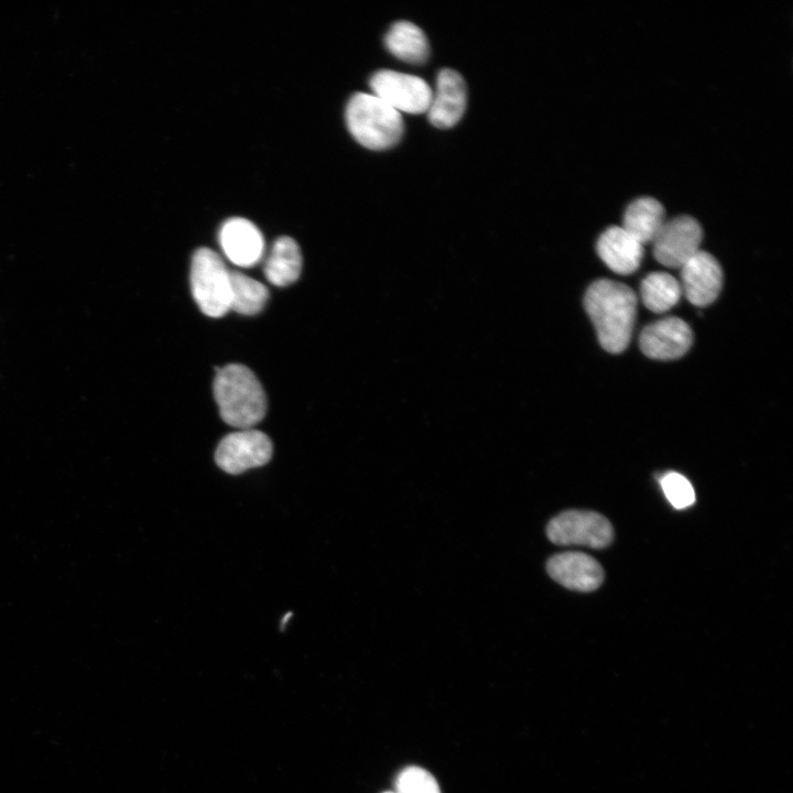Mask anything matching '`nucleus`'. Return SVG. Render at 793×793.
<instances>
[{
	"mask_svg": "<svg viewBox=\"0 0 793 793\" xmlns=\"http://www.w3.org/2000/svg\"><path fill=\"white\" fill-rule=\"evenodd\" d=\"M584 305L601 347L611 354L623 351L631 339L637 296L626 284L601 279L587 289Z\"/></svg>",
	"mask_w": 793,
	"mask_h": 793,
	"instance_id": "f257e3e1",
	"label": "nucleus"
},
{
	"mask_svg": "<svg viewBox=\"0 0 793 793\" xmlns=\"http://www.w3.org/2000/svg\"><path fill=\"white\" fill-rule=\"evenodd\" d=\"M214 397L225 423L252 428L265 415L267 397L256 374L246 366L230 363L216 371Z\"/></svg>",
	"mask_w": 793,
	"mask_h": 793,
	"instance_id": "f03ea898",
	"label": "nucleus"
},
{
	"mask_svg": "<svg viewBox=\"0 0 793 793\" xmlns=\"http://www.w3.org/2000/svg\"><path fill=\"white\" fill-rule=\"evenodd\" d=\"M345 118L350 134L371 150L392 148L403 135L401 113L373 94L352 95Z\"/></svg>",
	"mask_w": 793,
	"mask_h": 793,
	"instance_id": "7ed1b4c3",
	"label": "nucleus"
},
{
	"mask_svg": "<svg viewBox=\"0 0 793 793\" xmlns=\"http://www.w3.org/2000/svg\"><path fill=\"white\" fill-rule=\"evenodd\" d=\"M191 289L205 315L217 318L230 309V271L214 250L203 247L193 254Z\"/></svg>",
	"mask_w": 793,
	"mask_h": 793,
	"instance_id": "20e7f679",
	"label": "nucleus"
},
{
	"mask_svg": "<svg viewBox=\"0 0 793 793\" xmlns=\"http://www.w3.org/2000/svg\"><path fill=\"white\" fill-rule=\"evenodd\" d=\"M551 542L557 545L608 546L613 539L611 523L594 511L567 510L554 517L546 526Z\"/></svg>",
	"mask_w": 793,
	"mask_h": 793,
	"instance_id": "39448f33",
	"label": "nucleus"
},
{
	"mask_svg": "<svg viewBox=\"0 0 793 793\" xmlns=\"http://www.w3.org/2000/svg\"><path fill=\"white\" fill-rule=\"evenodd\" d=\"M369 84L373 95L400 113L420 115L428 110L433 90L421 77L382 69L371 76Z\"/></svg>",
	"mask_w": 793,
	"mask_h": 793,
	"instance_id": "423d86ee",
	"label": "nucleus"
},
{
	"mask_svg": "<svg viewBox=\"0 0 793 793\" xmlns=\"http://www.w3.org/2000/svg\"><path fill=\"white\" fill-rule=\"evenodd\" d=\"M271 439L263 432L246 428L226 435L215 453L216 464L224 471L238 475L265 465L272 457Z\"/></svg>",
	"mask_w": 793,
	"mask_h": 793,
	"instance_id": "0eeeda50",
	"label": "nucleus"
},
{
	"mask_svg": "<svg viewBox=\"0 0 793 793\" xmlns=\"http://www.w3.org/2000/svg\"><path fill=\"white\" fill-rule=\"evenodd\" d=\"M703 239L699 222L687 215L665 220L655 236L653 243L654 258L661 264L681 269L696 252Z\"/></svg>",
	"mask_w": 793,
	"mask_h": 793,
	"instance_id": "6e6552de",
	"label": "nucleus"
},
{
	"mask_svg": "<svg viewBox=\"0 0 793 793\" xmlns=\"http://www.w3.org/2000/svg\"><path fill=\"white\" fill-rule=\"evenodd\" d=\"M693 343V333L685 321L670 316L647 325L639 337L642 352L653 359L682 357Z\"/></svg>",
	"mask_w": 793,
	"mask_h": 793,
	"instance_id": "1a4fd4ad",
	"label": "nucleus"
},
{
	"mask_svg": "<svg viewBox=\"0 0 793 793\" xmlns=\"http://www.w3.org/2000/svg\"><path fill=\"white\" fill-rule=\"evenodd\" d=\"M682 294L696 306L713 303L723 286V270L714 256L699 250L681 269Z\"/></svg>",
	"mask_w": 793,
	"mask_h": 793,
	"instance_id": "9d476101",
	"label": "nucleus"
},
{
	"mask_svg": "<svg viewBox=\"0 0 793 793\" xmlns=\"http://www.w3.org/2000/svg\"><path fill=\"white\" fill-rule=\"evenodd\" d=\"M467 102L464 78L454 69L439 70L427 110L430 122L439 129L455 126L463 117Z\"/></svg>",
	"mask_w": 793,
	"mask_h": 793,
	"instance_id": "9b49d317",
	"label": "nucleus"
},
{
	"mask_svg": "<svg viewBox=\"0 0 793 793\" xmlns=\"http://www.w3.org/2000/svg\"><path fill=\"white\" fill-rule=\"evenodd\" d=\"M546 571L555 582L577 591H593L604 580L600 564L582 552H563L553 555L546 563Z\"/></svg>",
	"mask_w": 793,
	"mask_h": 793,
	"instance_id": "f8f14e48",
	"label": "nucleus"
},
{
	"mask_svg": "<svg viewBox=\"0 0 793 793\" xmlns=\"http://www.w3.org/2000/svg\"><path fill=\"white\" fill-rule=\"evenodd\" d=\"M219 245L232 263L243 268L257 264L264 251V240L259 228L241 217L229 218L221 225Z\"/></svg>",
	"mask_w": 793,
	"mask_h": 793,
	"instance_id": "ddd939ff",
	"label": "nucleus"
},
{
	"mask_svg": "<svg viewBox=\"0 0 793 793\" xmlns=\"http://www.w3.org/2000/svg\"><path fill=\"white\" fill-rule=\"evenodd\" d=\"M596 248L604 263L621 275L638 270L644 253L643 246L618 226L606 229L598 238Z\"/></svg>",
	"mask_w": 793,
	"mask_h": 793,
	"instance_id": "4468645a",
	"label": "nucleus"
},
{
	"mask_svg": "<svg viewBox=\"0 0 793 793\" xmlns=\"http://www.w3.org/2000/svg\"><path fill=\"white\" fill-rule=\"evenodd\" d=\"M665 220V210L659 200L640 197L626 208L622 228L643 246L654 240Z\"/></svg>",
	"mask_w": 793,
	"mask_h": 793,
	"instance_id": "2eb2a0df",
	"label": "nucleus"
},
{
	"mask_svg": "<svg viewBox=\"0 0 793 793\" xmlns=\"http://www.w3.org/2000/svg\"><path fill=\"white\" fill-rule=\"evenodd\" d=\"M301 270L302 253L298 245L291 237H279L263 267L267 280L275 286H287L298 279Z\"/></svg>",
	"mask_w": 793,
	"mask_h": 793,
	"instance_id": "dca6fc26",
	"label": "nucleus"
},
{
	"mask_svg": "<svg viewBox=\"0 0 793 793\" xmlns=\"http://www.w3.org/2000/svg\"><path fill=\"white\" fill-rule=\"evenodd\" d=\"M384 43L391 54L406 63L422 64L430 55L424 32L408 21L394 23L388 31Z\"/></svg>",
	"mask_w": 793,
	"mask_h": 793,
	"instance_id": "f3484780",
	"label": "nucleus"
},
{
	"mask_svg": "<svg viewBox=\"0 0 793 793\" xmlns=\"http://www.w3.org/2000/svg\"><path fill=\"white\" fill-rule=\"evenodd\" d=\"M640 295L644 306L653 313H665L682 295L680 282L670 273L652 272L641 282Z\"/></svg>",
	"mask_w": 793,
	"mask_h": 793,
	"instance_id": "a211bd4d",
	"label": "nucleus"
},
{
	"mask_svg": "<svg viewBox=\"0 0 793 793\" xmlns=\"http://www.w3.org/2000/svg\"><path fill=\"white\" fill-rule=\"evenodd\" d=\"M269 300L268 287L238 271H230V309L242 315L260 313Z\"/></svg>",
	"mask_w": 793,
	"mask_h": 793,
	"instance_id": "6ab92c4d",
	"label": "nucleus"
},
{
	"mask_svg": "<svg viewBox=\"0 0 793 793\" xmlns=\"http://www.w3.org/2000/svg\"><path fill=\"white\" fill-rule=\"evenodd\" d=\"M660 486L675 509H685L695 502V491L687 478L674 471L661 476Z\"/></svg>",
	"mask_w": 793,
	"mask_h": 793,
	"instance_id": "aec40b11",
	"label": "nucleus"
},
{
	"mask_svg": "<svg viewBox=\"0 0 793 793\" xmlns=\"http://www.w3.org/2000/svg\"><path fill=\"white\" fill-rule=\"evenodd\" d=\"M395 793H441V790L430 772L419 767H409L398 775Z\"/></svg>",
	"mask_w": 793,
	"mask_h": 793,
	"instance_id": "412c9836",
	"label": "nucleus"
},
{
	"mask_svg": "<svg viewBox=\"0 0 793 793\" xmlns=\"http://www.w3.org/2000/svg\"><path fill=\"white\" fill-rule=\"evenodd\" d=\"M291 617H292V612L286 613V615L283 617V619H282L281 626L284 627L285 623H286V621H287Z\"/></svg>",
	"mask_w": 793,
	"mask_h": 793,
	"instance_id": "4be33fe9",
	"label": "nucleus"
},
{
	"mask_svg": "<svg viewBox=\"0 0 793 793\" xmlns=\"http://www.w3.org/2000/svg\"><path fill=\"white\" fill-rule=\"evenodd\" d=\"M385 793H395V792H385Z\"/></svg>",
	"mask_w": 793,
	"mask_h": 793,
	"instance_id": "5701e85b",
	"label": "nucleus"
}]
</instances>
